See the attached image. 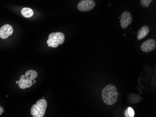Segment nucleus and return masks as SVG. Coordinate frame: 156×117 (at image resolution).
Segmentation results:
<instances>
[{
  "instance_id": "nucleus-6",
  "label": "nucleus",
  "mask_w": 156,
  "mask_h": 117,
  "mask_svg": "<svg viewBox=\"0 0 156 117\" xmlns=\"http://www.w3.org/2000/svg\"><path fill=\"white\" fill-rule=\"evenodd\" d=\"M133 18L131 13L129 11H124L122 13L120 19V24L122 29H126L132 23Z\"/></svg>"
},
{
  "instance_id": "nucleus-4",
  "label": "nucleus",
  "mask_w": 156,
  "mask_h": 117,
  "mask_svg": "<svg viewBox=\"0 0 156 117\" xmlns=\"http://www.w3.org/2000/svg\"><path fill=\"white\" fill-rule=\"evenodd\" d=\"M65 37L61 32H52L49 34L47 40V45L49 47L57 48L59 45L64 42Z\"/></svg>"
},
{
  "instance_id": "nucleus-13",
  "label": "nucleus",
  "mask_w": 156,
  "mask_h": 117,
  "mask_svg": "<svg viewBox=\"0 0 156 117\" xmlns=\"http://www.w3.org/2000/svg\"><path fill=\"white\" fill-rule=\"evenodd\" d=\"M124 117H131L129 116V114H128V110H127V109H126V110L124 112Z\"/></svg>"
},
{
  "instance_id": "nucleus-8",
  "label": "nucleus",
  "mask_w": 156,
  "mask_h": 117,
  "mask_svg": "<svg viewBox=\"0 0 156 117\" xmlns=\"http://www.w3.org/2000/svg\"><path fill=\"white\" fill-rule=\"evenodd\" d=\"M13 33V28L9 24H6L0 27V38L2 39H7Z\"/></svg>"
},
{
  "instance_id": "nucleus-16",
  "label": "nucleus",
  "mask_w": 156,
  "mask_h": 117,
  "mask_svg": "<svg viewBox=\"0 0 156 117\" xmlns=\"http://www.w3.org/2000/svg\"><path fill=\"white\" fill-rule=\"evenodd\" d=\"M18 83H19V81H16V83H17V84H18Z\"/></svg>"
},
{
  "instance_id": "nucleus-11",
  "label": "nucleus",
  "mask_w": 156,
  "mask_h": 117,
  "mask_svg": "<svg viewBox=\"0 0 156 117\" xmlns=\"http://www.w3.org/2000/svg\"><path fill=\"white\" fill-rule=\"evenodd\" d=\"M140 2L141 6L144 8H147L153 2V0H141Z\"/></svg>"
},
{
  "instance_id": "nucleus-12",
  "label": "nucleus",
  "mask_w": 156,
  "mask_h": 117,
  "mask_svg": "<svg viewBox=\"0 0 156 117\" xmlns=\"http://www.w3.org/2000/svg\"><path fill=\"white\" fill-rule=\"evenodd\" d=\"M127 110H128V114H129V116L131 117H134V115H135V112H134L133 109L131 107H129L127 109Z\"/></svg>"
},
{
  "instance_id": "nucleus-3",
  "label": "nucleus",
  "mask_w": 156,
  "mask_h": 117,
  "mask_svg": "<svg viewBox=\"0 0 156 117\" xmlns=\"http://www.w3.org/2000/svg\"><path fill=\"white\" fill-rule=\"evenodd\" d=\"M47 107V101L43 98L40 99L36 104L32 105L30 113L33 117H43L45 114Z\"/></svg>"
},
{
  "instance_id": "nucleus-7",
  "label": "nucleus",
  "mask_w": 156,
  "mask_h": 117,
  "mask_svg": "<svg viewBox=\"0 0 156 117\" xmlns=\"http://www.w3.org/2000/svg\"><path fill=\"white\" fill-rule=\"evenodd\" d=\"M156 47V40L153 38H150L142 43L141 46V49L144 52L148 53L153 51Z\"/></svg>"
},
{
  "instance_id": "nucleus-5",
  "label": "nucleus",
  "mask_w": 156,
  "mask_h": 117,
  "mask_svg": "<svg viewBox=\"0 0 156 117\" xmlns=\"http://www.w3.org/2000/svg\"><path fill=\"white\" fill-rule=\"evenodd\" d=\"M95 2L93 0H82L78 3V9L82 12L90 11L95 7Z\"/></svg>"
},
{
  "instance_id": "nucleus-10",
  "label": "nucleus",
  "mask_w": 156,
  "mask_h": 117,
  "mask_svg": "<svg viewBox=\"0 0 156 117\" xmlns=\"http://www.w3.org/2000/svg\"><path fill=\"white\" fill-rule=\"evenodd\" d=\"M21 14L25 18H30L34 15V11L29 8H23L21 9Z\"/></svg>"
},
{
  "instance_id": "nucleus-2",
  "label": "nucleus",
  "mask_w": 156,
  "mask_h": 117,
  "mask_svg": "<svg viewBox=\"0 0 156 117\" xmlns=\"http://www.w3.org/2000/svg\"><path fill=\"white\" fill-rule=\"evenodd\" d=\"M37 73L35 70L30 69L26 71L25 75H21L19 80L18 86L21 89L29 88L32 86V81L37 77Z\"/></svg>"
},
{
  "instance_id": "nucleus-1",
  "label": "nucleus",
  "mask_w": 156,
  "mask_h": 117,
  "mask_svg": "<svg viewBox=\"0 0 156 117\" xmlns=\"http://www.w3.org/2000/svg\"><path fill=\"white\" fill-rule=\"evenodd\" d=\"M101 95L102 100L106 104L112 105L117 101L118 91L115 85L109 84L103 89Z\"/></svg>"
},
{
  "instance_id": "nucleus-14",
  "label": "nucleus",
  "mask_w": 156,
  "mask_h": 117,
  "mask_svg": "<svg viewBox=\"0 0 156 117\" xmlns=\"http://www.w3.org/2000/svg\"><path fill=\"white\" fill-rule=\"evenodd\" d=\"M4 112V109L3 107L0 105V115H1Z\"/></svg>"
},
{
  "instance_id": "nucleus-15",
  "label": "nucleus",
  "mask_w": 156,
  "mask_h": 117,
  "mask_svg": "<svg viewBox=\"0 0 156 117\" xmlns=\"http://www.w3.org/2000/svg\"><path fill=\"white\" fill-rule=\"evenodd\" d=\"M33 81H34V84H35V83H36V80H33Z\"/></svg>"
},
{
  "instance_id": "nucleus-9",
  "label": "nucleus",
  "mask_w": 156,
  "mask_h": 117,
  "mask_svg": "<svg viewBox=\"0 0 156 117\" xmlns=\"http://www.w3.org/2000/svg\"><path fill=\"white\" fill-rule=\"evenodd\" d=\"M150 32V29L147 25H144L141 27L137 34V38L138 40H142V39L146 37Z\"/></svg>"
}]
</instances>
